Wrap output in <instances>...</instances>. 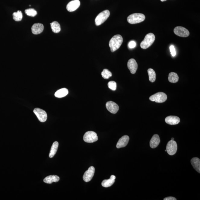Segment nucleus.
<instances>
[{"instance_id": "nucleus-1", "label": "nucleus", "mask_w": 200, "mask_h": 200, "mask_svg": "<svg viewBox=\"0 0 200 200\" xmlns=\"http://www.w3.org/2000/svg\"><path fill=\"white\" fill-rule=\"evenodd\" d=\"M123 39L122 36L116 35L112 38L109 42V46L112 52H114L119 49L123 43Z\"/></svg>"}, {"instance_id": "nucleus-2", "label": "nucleus", "mask_w": 200, "mask_h": 200, "mask_svg": "<svg viewBox=\"0 0 200 200\" xmlns=\"http://www.w3.org/2000/svg\"><path fill=\"white\" fill-rule=\"evenodd\" d=\"M145 19L144 14L140 13H135L130 15L127 18V21L130 24H134L143 22Z\"/></svg>"}, {"instance_id": "nucleus-3", "label": "nucleus", "mask_w": 200, "mask_h": 200, "mask_svg": "<svg viewBox=\"0 0 200 200\" xmlns=\"http://www.w3.org/2000/svg\"><path fill=\"white\" fill-rule=\"evenodd\" d=\"M155 37L154 34L149 33L146 35L144 40L141 42L140 46L143 49H146L152 45L155 40Z\"/></svg>"}, {"instance_id": "nucleus-4", "label": "nucleus", "mask_w": 200, "mask_h": 200, "mask_svg": "<svg viewBox=\"0 0 200 200\" xmlns=\"http://www.w3.org/2000/svg\"><path fill=\"white\" fill-rule=\"evenodd\" d=\"M110 13L108 10L102 11L97 15L95 19L96 25L100 26L102 25L110 17Z\"/></svg>"}, {"instance_id": "nucleus-5", "label": "nucleus", "mask_w": 200, "mask_h": 200, "mask_svg": "<svg viewBox=\"0 0 200 200\" xmlns=\"http://www.w3.org/2000/svg\"><path fill=\"white\" fill-rule=\"evenodd\" d=\"M167 96L163 92H159L151 96L149 100L157 103H163L167 100Z\"/></svg>"}, {"instance_id": "nucleus-6", "label": "nucleus", "mask_w": 200, "mask_h": 200, "mask_svg": "<svg viewBox=\"0 0 200 200\" xmlns=\"http://www.w3.org/2000/svg\"><path fill=\"white\" fill-rule=\"evenodd\" d=\"M84 142L88 143H93L98 140V137L97 133L94 131L87 132L84 136Z\"/></svg>"}, {"instance_id": "nucleus-7", "label": "nucleus", "mask_w": 200, "mask_h": 200, "mask_svg": "<svg viewBox=\"0 0 200 200\" xmlns=\"http://www.w3.org/2000/svg\"><path fill=\"white\" fill-rule=\"evenodd\" d=\"M177 144L174 141L171 140L167 143V152L170 155H173L177 152Z\"/></svg>"}, {"instance_id": "nucleus-8", "label": "nucleus", "mask_w": 200, "mask_h": 200, "mask_svg": "<svg viewBox=\"0 0 200 200\" xmlns=\"http://www.w3.org/2000/svg\"><path fill=\"white\" fill-rule=\"evenodd\" d=\"M33 113L38 118L39 121L42 122L46 121L47 115L46 112L41 109L36 108L34 109Z\"/></svg>"}, {"instance_id": "nucleus-9", "label": "nucleus", "mask_w": 200, "mask_h": 200, "mask_svg": "<svg viewBox=\"0 0 200 200\" xmlns=\"http://www.w3.org/2000/svg\"><path fill=\"white\" fill-rule=\"evenodd\" d=\"M175 35L182 37H187L189 35V32L188 29L182 27H177L174 29Z\"/></svg>"}, {"instance_id": "nucleus-10", "label": "nucleus", "mask_w": 200, "mask_h": 200, "mask_svg": "<svg viewBox=\"0 0 200 200\" xmlns=\"http://www.w3.org/2000/svg\"><path fill=\"white\" fill-rule=\"evenodd\" d=\"M95 172V169L94 167H89L88 170L85 172L83 177L84 181L86 183L90 181L94 176Z\"/></svg>"}, {"instance_id": "nucleus-11", "label": "nucleus", "mask_w": 200, "mask_h": 200, "mask_svg": "<svg viewBox=\"0 0 200 200\" xmlns=\"http://www.w3.org/2000/svg\"><path fill=\"white\" fill-rule=\"evenodd\" d=\"M80 4L79 0H74L68 3L66 6V9L69 12H74L78 8Z\"/></svg>"}, {"instance_id": "nucleus-12", "label": "nucleus", "mask_w": 200, "mask_h": 200, "mask_svg": "<svg viewBox=\"0 0 200 200\" xmlns=\"http://www.w3.org/2000/svg\"><path fill=\"white\" fill-rule=\"evenodd\" d=\"M106 106L107 110L113 114H116L119 110V106L115 102L111 101L107 102Z\"/></svg>"}, {"instance_id": "nucleus-13", "label": "nucleus", "mask_w": 200, "mask_h": 200, "mask_svg": "<svg viewBox=\"0 0 200 200\" xmlns=\"http://www.w3.org/2000/svg\"><path fill=\"white\" fill-rule=\"evenodd\" d=\"M128 67L132 74H135L138 69V64L135 60L131 59L128 61L127 64Z\"/></svg>"}, {"instance_id": "nucleus-14", "label": "nucleus", "mask_w": 200, "mask_h": 200, "mask_svg": "<svg viewBox=\"0 0 200 200\" xmlns=\"http://www.w3.org/2000/svg\"><path fill=\"white\" fill-rule=\"evenodd\" d=\"M129 138L127 135H125L122 136L119 139L116 144L117 148H122L125 147L127 145L129 142Z\"/></svg>"}, {"instance_id": "nucleus-15", "label": "nucleus", "mask_w": 200, "mask_h": 200, "mask_svg": "<svg viewBox=\"0 0 200 200\" xmlns=\"http://www.w3.org/2000/svg\"><path fill=\"white\" fill-rule=\"evenodd\" d=\"M32 33L34 35H38L43 32L44 30V26L40 23L34 24L32 27Z\"/></svg>"}, {"instance_id": "nucleus-16", "label": "nucleus", "mask_w": 200, "mask_h": 200, "mask_svg": "<svg viewBox=\"0 0 200 200\" xmlns=\"http://www.w3.org/2000/svg\"><path fill=\"white\" fill-rule=\"evenodd\" d=\"M165 121L167 124L175 125L178 124L180 122V119L178 116H170L165 118Z\"/></svg>"}, {"instance_id": "nucleus-17", "label": "nucleus", "mask_w": 200, "mask_h": 200, "mask_svg": "<svg viewBox=\"0 0 200 200\" xmlns=\"http://www.w3.org/2000/svg\"><path fill=\"white\" fill-rule=\"evenodd\" d=\"M160 142V139L158 135H154L150 142V147L152 148H155L159 145Z\"/></svg>"}, {"instance_id": "nucleus-18", "label": "nucleus", "mask_w": 200, "mask_h": 200, "mask_svg": "<svg viewBox=\"0 0 200 200\" xmlns=\"http://www.w3.org/2000/svg\"><path fill=\"white\" fill-rule=\"evenodd\" d=\"M115 179H116V176H115L111 175L110 179L104 180L102 181V186L105 188H108L109 187L111 186L114 183Z\"/></svg>"}, {"instance_id": "nucleus-19", "label": "nucleus", "mask_w": 200, "mask_h": 200, "mask_svg": "<svg viewBox=\"0 0 200 200\" xmlns=\"http://www.w3.org/2000/svg\"><path fill=\"white\" fill-rule=\"evenodd\" d=\"M60 180L59 177L57 175H50L47 176L43 180L45 183L48 184H51L55 182L57 183Z\"/></svg>"}, {"instance_id": "nucleus-20", "label": "nucleus", "mask_w": 200, "mask_h": 200, "mask_svg": "<svg viewBox=\"0 0 200 200\" xmlns=\"http://www.w3.org/2000/svg\"><path fill=\"white\" fill-rule=\"evenodd\" d=\"M191 163L195 170L198 173H200V160L198 157H193L191 159Z\"/></svg>"}, {"instance_id": "nucleus-21", "label": "nucleus", "mask_w": 200, "mask_h": 200, "mask_svg": "<svg viewBox=\"0 0 200 200\" xmlns=\"http://www.w3.org/2000/svg\"><path fill=\"white\" fill-rule=\"evenodd\" d=\"M68 94V90L65 88L59 89L56 91L55 94V96L58 98H62V97H65Z\"/></svg>"}, {"instance_id": "nucleus-22", "label": "nucleus", "mask_w": 200, "mask_h": 200, "mask_svg": "<svg viewBox=\"0 0 200 200\" xmlns=\"http://www.w3.org/2000/svg\"><path fill=\"white\" fill-rule=\"evenodd\" d=\"M59 146V143L58 142H55L52 146L51 149L49 154L50 158H52L54 157L57 151Z\"/></svg>"}, {"instance_id": "nucleus-23", "label": "nucleus", "mask_w": 200, "mask_h": 200, "mask_svg": "<svg viewBox=\"0 0 200 200\" xmlns=\"http://www.w3.org/2000/svg\"><path fill=\"white\" fill-rule=\"evenodd\" d=\"M52 31L55 33H58L61 31V26L59 23L56 21H54L50 24Z\"/></svg>"}, {"instance_id": "nucleus-24", "label": "nucleus", "mask_w": 200, "mask_h": 200, "mask_svg": "<svg viewBox=\"0 0 200 200\" xmlns=\"http://www.w3.org/2000/svg\"><path fill=\"white\" fill-rule=\"evenodd\" d=\"M168 80L172 83H176L179 81V76L176 73H170L169 75Z\"/></svg>"}, {"instance_id": "nucleus-25", "label": "nucleus", "mask_w": 200, "mask_h": 200, "mask_svg": "<svg viewBox=\"0 0 200 200\" xmlns=\"http://www.w3.org/2000/svg\"><path fill=\"white\" fill-rule=\"evenodd\" d=\"M149 76V80L151 82H155L156 79V74L154 69L149 68L148 70Z\"/></svg>"}, {"instance_id": "nucleus-26", "label": "nucleus", "mask_w": 200, "mask_h": 200, "mask_svg": "<svg viewBox=\"0 0 200 200\" xmlns=\"http://www.w3.org/2000/svg\"><path fill=\"white\" fill-rule=\"evenodd\" d=\"M13 19L17 22H19L22 20L23 14L22 12L20 11H18L17 12L13 13Z\"/></svg>"}, {"instance_id": "nucleus-27", "label": "nucleus", "mask_w": 200, "mask_h": 200, "mask_svg": "<svg viewBox=\"0 0 200 200\" xmlns=\"http://www.w3.org/2000/svg\"><path fill=\"white\" fill-rule=\"evenodd\" d=\"M101 75L104 79H106L111 77L113 75H112V73L108 69H104L102 71Z\"/></svg>"}, {"instance_id": "nucleus-28", "label": "nucleus", "mask_w": 200, "mask_h": 200, "mask_svg": "<svg viewBox=\"0 0 200 200\" xmlns=\"http://www.w3.org/2000/svg\"><path fill=\"white\" fill-rule=\"evenodd\" d=\"M25 13L27 16L32 17H35L37 14V11L35 9L32 8L26 9Z\"/></svg>"}, {"instance_id": "nucleus-29", "label": "nucleus", "mask_w": 200, "mask_h": 200, "mask_svg": "<svg viewBox=\"0 0 200 200\" xmlns=\"http://www.w3.org/2000/svg\"><path fill=\"white\" fill-rule=\"evenodd\" d=\"M108 86L109 88L113 90H115L116 89V83L115 81H112L109 82Z\"/></svg>"}, {"instance_id": "nucleus-30", "label": "nucleus", "mask_w": 200, "mask_h": 200, "mask_svg": "<svg viewBox=\"0 0 200 200\" xmlns=\"http://www.w3.org/2000/svg\"><path fill=\"white\" fill-rule=\"evenodd\" d=\"M170 50L172 56H175L176 54V50L175 47L173 45H171V46H170Z\"/></svg>"}, {"instance_id": "nucleus-31", "label": "nucleus", "mask_w": 200, "mask_h": 200, "mask_svg": "<svg viewBox=\"0 0 200 200\" xmlns=\"http://www.w3.org/2000/svg\"><path fill=\"white\" fill-rule=\"evenodd\" d=\"M136 46V43L134 41H131L129 42L128 46L130 48L132 49L135 48Z\"/></svg>"}, {"instance_id": "nucleus-32", "label": "nucleus", "mask_w": 200, "mask_h": 200, "mask_svg": "<svg viewBox=\"0 0 200 200\" xmlns=\"http://www.w3.org/2000/svg\"><path fill=\"white\" fill-rule=\"evenodd\" d=\"M164 200H176V198H175L173 197L170 196L168 197L164 198Z\"/></svg>"}, {"instance_id": "nucleus-33", "label": "nucleus", "mask_w": 200, "mask_h": 200, "mask_svg": "<svg viewBox=\"0 0 200 200\" xmlns=\"http://www.w3.org/2000/svg\"><path fill=\"white\" fill-rule=\"evenodd\" d=\"M161 1L164 2L167 1V0H160Z\"/></svg>"}, {"instance_id": "nucleus-34", "label": "nucleus", "mask_w": 200, "mask_h": 200, "mask_svg": "<svg viewBox=\"0 0 200 200\" xmlns=\"http://www.w3.org/2000/svg\"><path fill=\"white\" fill-rule=\"evenodd\" d=\"M174 140V139L173 138H171V140L173 141Z\"/></svg>"}, {"instance_id": "nucleus-35", "label": "nucleus", "mask_w": 200, "mask_h": 200, "mask_svg": "<svg viewBox=\"0 0 200 200\" xmlns=\"http://www.w3.org/2000/svg\"><path fill=\"white\" fill-rule=\"evenodd\" d=\"M165 152H166L167 150H165Z\"/></svg>"}]
</instances>
